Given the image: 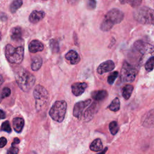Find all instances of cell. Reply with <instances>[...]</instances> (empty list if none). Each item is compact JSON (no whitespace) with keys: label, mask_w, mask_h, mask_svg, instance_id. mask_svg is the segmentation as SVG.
Wrapping results in <instances>:
<instances>
[{"label":"cell","mask_w":154,"mask_h":154,"mask_svg":"<svg viewBox=\"0 0 154 154\" xmlns=\"http://www.w3.org/2000/svg\"><path fill=\"white\" fill-rule=\"evenodd\" d=\"M124 19V13L118 8H112L105 14L100 23V28L103 31H108L112 29L116 24L120 23Z\"/></svg>","instance_id":"1"},{"label":"cell","mask_w":154,"mask_h":154,"mask_svg":"<svg viewBox=\"0 0 154 154\" xmlns=\"http://www.w3.org/2000/svg\"><path fill=\"white\" fill-rule=\"evenodd\" d=\"M15 79L20 88L25 92L29 91L33 87L35 78L29 72L20 68L15 73Z\"/></svg>","instance_id":"2"},{"label":"cell","mask_w":154,"mask_h":154,"mask_svg":"<svg viewBox=\"0 0 154 154\" xmlns=\"http://www.w3.org/2000/svg\"><path fill=\"white\" fill-rule=\"evenodd\" d=\"M134 17L140 23L154 25V10L148 7L137 8L134 12Z\"/></svg>","instance_id":"3"},{"label":"cell","mask_w":154,"mask_h":154,"mask_svg":"<svg viewBox=\"0 0 154 154\" xmlns=\"http://www.w3.org/2000/svg\"><path fill=\"white\" fill-rule=\"evenodd\" d=\"M5 55L7 60L11 63L20 64L23 58L24 49L22 46L14 47L8 44L5 48Z\"/></svg>","instance_id":"4"},{"label":"cell","mask_w":154,"mask_h":154,"mask_svg":"<svg viewBox=\"0 0 154 154\" xmlns=\"http://www.w3.org/2000/svg\"><path fill=\"white\" fill-rule=\"evenodd\" d=\"M67 109V103L64 100L56 101L51 108L49 114L51 117L57 122L63 121Z\"/></svg>","instance_id":"5"},{"label":"cell","mask_w":154,"mask_h":154,"mask_svg":"<svg viewBox=\"0 0 154 154\" xmlns=\"http://www.w3.org/2000/svg\"><path fill=\"white\" fill-rule=\"evenodd\" d=\"M33 94L35 99L36 108L38 111H40L45 108L48 102V93L43 86L37 85L34 89Z\"/></svg>","instance_id":"6"},{"label":"cell","mask_w":154,"mask_h":154,"mask_svg":"<svg viewBox=\"0 0 154 154\" xmlns=\"http://www.w3.org/2000/svg\"><path fill=\"white\" fill-rule=\"evenodd\" d=\"M137 71L135 69L126 61L123 63L120 73V78L123 82H132L136 77Z\"/></svg>","instance_id":"7"},{"label":"cell","mask_w":154,"mask_h":154,"mask_svg":"<svg viewBox=\"0 0 154 154\" xmlns=\"http://www.w3.org/2000/svg\"><path fill=\"white\" fill-rule=\"evenodd\" d=\"M134 46L135 49L142 54H150L154 55V46L141 40L136 41Z\"/></svg>","instance_id":"8"},{"label":"cell","mask_w":154,"mask_h":154,"mask_svg":"<svg viewBox=\"0 0 154 154\" xmlns=\"http://www.w3.org/2000/svg\"><path fill=\"white\" fill-rule=\"evenodd\" d=\"M91 100L89 99L76 103L73 110V116L79 119L82 118L84 109L91 104Z\"/></svg>","instance_id":"9"},{"label":"cell","mask_w":154,"mask_h":154,"mask_svg":"<svg viewBox=\"0 0 154 154\" xmlns=\"http://www.w3.org/2000/svg\"><path fill=\"white\" fill-rule=\"evenodd\" d=\"M142 125L149 128H154V109L146 112L142 117Z\"/></svg>","instance_id":"10"},{"label":"cell","mask_w":154,"mask_h":154,"mask_svg":"<svg viewBox=\"0 0 154 154\" xmlns=\"http://www.w3.org/2000/svg\"><path fill=\"white\" fill-rule=\"evenodd\" d=\"M114 68V63L112 60H107L102 63L98 66L97 69V72L99 74L102 75L105 73L112 71Z\"/></svg>","instance_id":"11"},{"label":"cell","mask_w":154,"mask_h":154,"mask_svg":"<svg viewBox=\"0 0 154 154\" xmlns=\"http://www.w3.org/2000/svg\"><path fill=\"white\" fill-rule=\"evenodd\" d=\"M97 104L96 102H93L92 104H90L85 110V112L83 114L82 117L85 121H88L90 120L94 114L97 112Z\"/></svg>","instance_id":"12"},{"label":"cell","mask_w":154,"mask_h":154,"mask_svg":"<svg viewBox=\"0 0 154 154\" xmlns=\"http://www.w3.org/2000/svg\"><path fill=\"white\" fill-rule=\"evenodd\" d=\"M72 92L76 96H81L87 87L85 82H76L72 85Z\"/></svg>","instance_id":"13"},{"label":"cell","mask_w":154,"mask_h":154,"mask_svg":"<svg viewBox=\"0 0 154 154\" xmlns=\"http://www.w3.org/2000/svg\"><path fill=\"white\" fill-rule=\"evenodd\" d=\"M45 16V13L42 11H38V10H34L31 12L29 16V20L32 23H37L42 20Z\"/></svg>","instance_id":"14"},{"label":"cell","mask_w":154,"mask_h":154,"mask_svg":"<svg viewBox=\"0 0 154 154\" xmlns=\"http://www.w3.org/2000/svg\"><path fill=\"white\" fill-rule=\"evenodd\" d=\"M28 49L31 53H36L42 51L44 49V45L39 40H33L29 43Z\"/></svg>","instance_id":"15"},{"label":"cell","mask_w":154,"mask_h":154,"mask_svg":"<svg viewBox=\"0 0 154 154\" xmlns=\"http://www.w3.org/2000/svg\"><path fill=\"white\" fill-rule=\"evenodd\" d=\"M65 58L71 64H76L80 61V57L79 54L74 50L69 51L65 55Z\"/></svg>","instance_id":"16"},{"label":"cell","mask_w":154,"mask_h":154,"mask_svg":"<svg viewBox=\"0 0 154 154\" xmlns=\"http://www.w3.org/2000/svg\"><path fill=\"white\" fill-rule=\"evenodd\" d=\"M10 37L13 40L20 41L22 38V29L20 26L13 28L10 31Z\"/></svg>","instance_id":"17"},{"label":"cell","mask_w":154,"mask_h":154,"mask_svg":"<svg viewBox=\"0 0 154 154\" xmlns=\"http://www.w3.org/2000/svg\"><path fill=\"white\" fill-rule=\"evenodd\" d=\"M91 97L96 101H101L106 98L108 96V93L106 90H101L94 91L91 93Z\"/></svg>","instance_id":"18"},{"label":"cell","mask_w":154,"mask_h":154,"mask_svg":"<svg viewBox=\"0 0 154 154\" xmlns=\"http://www.w3.org/2000/svg\"><path fill=\"white\" fill-rule=\"evenodd\" d=\"M24 126V120L20 117H16L13 120V126L14 130L17 132L20 133L22 132Z\"/></svg>","instance_id":"19"},{"label":"cell","mask_w":154,"mask_h":154,"mask_svg":"<svg viewBox=\"0 0 154 154\" xmlns=\"http://www.w3.org/2000/svg\"><path fill=\"white\" fill-rule=\"evenodd\" d=\"M42 65V58L38 56H35L32 58V63H31V69L34 71H37L39 70Z\"/></svg>","instance_id":"20"},{"label":"cell","mask_w":154,"mask_h":154,"mask_svg":"<svg viewBox=\"0 0 154 154\" xmlns=\"http://www.w3.org/2000/svg\"><path fill=\"white\" fill-rule=\"evenodd\" d=\"M103 144L102 141L100 138H96L91 143L90 146V149L92 151L94 152H98L102 149Z\"/></svg>","instance_id":"21"},{"label":"cell","mask_w":154,"mask_h":154,"mask_svg":"<svg viewBox=\"0 0 154 154\" xmlns=\"http://www.w3.org/2000/svg\"><path fill=\"white\" fill-rule=\"evenodd\" d=\"M134 87L132 85L127 84L123 87L122 88V96L124 99L128 100L131 96V94L133 91Z\"/></svg>","instance_id":"22"},{"label":"cell","mask_w":154,"mask_h":154,"mask_svg":"<svg viewBox=\"0 0 154 154\" xmlns=\"http://www.w3.org/2000/svg\"><path fill=\"white\" fill-rule=\"evenodd\" d=\"M22 0H13L10 5V11L11 13H14L22 5Z\"/></svg>","instance_id":"23"},{"label":"cell","mask_w":154,"mask_h":154,"mask_svg":"<svg viewBox=\"0 0 154 154\" xmlns=\"http://www.w3.org/2000/svg\"><path fill=\"white\" fill-rule=\"evenodd\" d=\"M122 4H128L133 8H137L140 6L142 0H119Z\"/></svg>","instance_id":"24"},{"label":"cell","mask_w":154,"mask_h":154,"mask_svg":"<svg viewBox=\"0 0 154 154\" xmlns=\"http://www.w3.org/2000/svg\"><path fill=\"white\" fill-rule=\"evenodd\" d=\"M120 106V100L118 97H116L115 99H113V100L111 102L110 105H109L108 108L109 109L112 111L116 112L119 110Z\"/></svg>","instance_id":"25"},{"label":"cell","mask_w":154,"mask_h":154,"mask_svg":"<svg viewBox=\"0 0 154 154\" xmlns=\"http://www.w3.org/2000/svg\"><path fill=\"white\" fill-rule=\"evenodd\" d=\"M145 69L147 72H150L154 69V56L149 58L144 65Z\"/></svg>","instance_id":"26"},{"label":"cell","mask_w":154,"mask_h":154,"mask_svg":"<svg viewBox=\"0 0 154 154\" xmlns=\"http://www.w3.org/2000/svg\"><path fill=\"white\" fill-rule=\"evenodd\" d=\"M109 129L112 135H116L119 129V127L117 122L116 121L111 122L109 125Z\"/></svg>","instance_id":"27"},{"label":"cell","mask_w":154,"mask_h":154,"mask_svg":"<svg viewBox=\"0 0 154 154\" xmlns=\"http://www.w3.org/2000/svg\"><path fill=\"white\" fill-rule=\"evenodd\" d=\"M49 45H50V48L53 52L57 53L59 52V50H60L59 43L57 40L51 39L49 42Z\"/></svg>","instance_id":"28"},{"label":"cell","mask_w":154,"mask_h":154,"mask_svg":"<svg viewBox=\"0 0 154 154\" xmlns=\"http://www.w3.org/2000/svg\"><path fill=\"white\" fill-rule=\"evenodd\" d=\"M118 75H119V72L117 71L113 72L111 73H110L108 76V79H107V81L108 84L110 85H112L115 81L116 79L117 78Z\"/></svg>","instance_id":"29"},{"label":"cell","mask_w":154,"mask_h":154,"mask_svg":"<svg viewBox=\"0 0 154 154\" xmlns=\"http://www.w3.org/2000/svg\"><path fill=\"white\" fill-rule=\"evenodd\" d=\"M1 130L5 131L8 133H10L11 132V128L8 121L4 122L1 125Z\"/></svg>","instance_id":"30"},{"label":"cell","mask_w":154,"mask_h":154,"mask_svg":"<svg viewBox=\"0 0 154 154\" xmlns=\"http://www.w3.org/2000/svg\"><path fill=\"white\" fill-rule=\"evenodd\" d=\"M11 94V90L8 87H4L2 91L1 94V99L8 97Z\"/></svg>","instance_id":"31"},{"label":"cell","mask_w":154,"mask_h":154,"mask_svg":"<svg viewBox=\"0 0 154 154\" xmlns=\"http://www.w3.org/2000/svg\"><path fill=\"white\" fill-rule=\"evenodd\" d=\"M96 7V0H87V8L90 10H94Z\"/></svg>","instance_id":"32"},{"label":"cell","mask_w":154,"mask_h":154,"mask_svg":"<svg viewBox=\"0 0 154 154\" xmlns=\"http://www.w3.org/2000/svg\"><path fill=\"white\" fill-rule=\"evenodd\" d=\"M18 152H19V149L17 147L12 146L8 149L7 152V154H18Z\"/></svg>","instance_id":"33"},{"label":"cell","mask_w":154,"mask_h":154,"mask_svg":"<svg viewBox=\"0 0 154 154\" xmlns=\"http://www.w3.org/2000/svg\"><path fill=\"white\" fill-rule=\"evenodd\" d=\"M0 141H1V142H0V147H1V148L3 147L4 146H5L6 144H7V139H6L5 137H1Z\"/></svg>","instance_id":"34"},{"label":"cell","mask_w":154,"mask_h":154,"mask_svg":"<svg viewBox=\"0 0 154 154\" xmlns=\"http://www.w3.org/2000/svg\"><path fill=\"white\" fill-rule=\"evenodd\" d=\"M19 141H20V140H19V138H15L14 139V140H13V143H12V145L13 146L14 144H18V143H19Z\"/></svg>","instance_id":"35"},{"label":"cell","mask_w":154,"mask_h":154,"mask_svg":"<svg viewBox=\"0 0 154 154\" xmlns=\"http://www.w3.org/2000/svg\"><path fill=\"white\" fill-rule=\"evenodd\" d=\"M1 118L2 119L5 118V114L4 113L3 110H2V109H1Z\"/></svg>","instance_id":"36"},{"label":"cell","mask_w":154,"mask_h":154,"mask_svg":"<svg viewBox=\"0 0 154 154\" xmlns=\"http://www.w3.org/2000/svg\"><path fill=\"white\" fill-rule=\"evenodd\" d=\"M107 150H108V148H107V147H105L102 151L98 153L97 154H105V153H106V152L107 151Z\"/></svg>","instance_id":"37"},{"label":"cell","mask_w":154,"mask_h":154,"mask_svg":"<svg viewBox=\"0 0 154 154\" xmlns=\"http://www.w3.org/2000/svg\"><path fill=\"white\" fill-rule=\"evenodd\" d=\"M43 1H48V0H43Z\"/></svg>","instance_id":"38"}]
</instances>
